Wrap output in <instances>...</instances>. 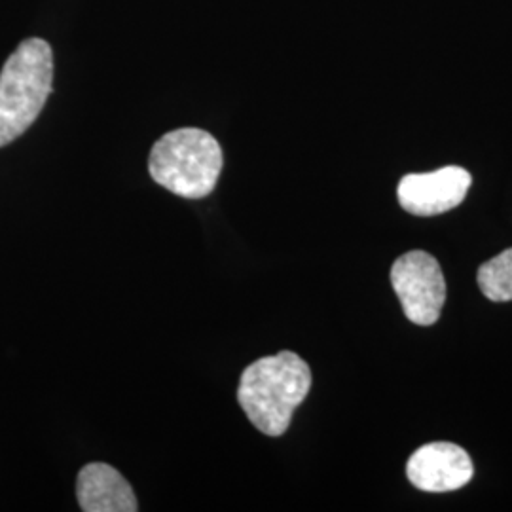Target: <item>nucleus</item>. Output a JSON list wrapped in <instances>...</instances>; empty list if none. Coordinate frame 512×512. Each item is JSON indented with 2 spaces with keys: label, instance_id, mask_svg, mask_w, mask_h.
Listing matches in <instances>:
<instances>
[{
  "label": "nucleus",
  "instance_id": "obj_1",
  "mask_svg": "<svg viewBox=\"0 0 512 512\" xmlns=\"http://www.w3.org/2000/svg\"><path fill=\"white\" fill-rule=\"evenodd\" d=\"M310 389L308 363L293 351H281L262 357L243 370L239 378V406L260 433L281 437Z\"/></svg>",
  "mask_w": 512,
  "mask_h": 512
},
{
  "label": "nucleus",
  "instance_id": "obj_2",
  "mask_svg": "<svg viewBox=\"0 0 512 512\" xmlns=\"http://www.w3.org/2000/svg\"><path fill=\"white\" fill-rule=\"evenodd\" d=\"M54 84L52 46L42 38L23 40L0 71V148L35 124Z\"/></svg>",
  "mask_w": 512,
  "mask_h": 512
},
{
  "label": "nucleus",
  "instance_id": "obj_3",
  "mask_svg": "<svg viewBox=\"0 0 512 512\" xmlns=\"http://www.w3.org/2000/svg\"><path fill=\"white\" fill-rule=\"evenodd\" d=\"M224 165L219 141L200 128L165 133L150 150V177L186 200L207 198L219 183Z\"/></svg>",
  "mask_w": 512,
  "mask_h": 512
},
{
  "label": "nucleus",
  "instance_id": "obj_4",
  "mask_svg": "<svg viewBox=\"0 0 512 512\" xmlns=\"http://www.w3.org/2000/svg\"><path fill=\"white\" fill-rule=\"evenodd\" d=\"M391 285L403 304L404 315L421 327L437 323L446 300V281L435 256L410 251L391 268Z\"/></svg>",
  "mask_w": 512,
  "mask_h": 512
},
{
  "label": "nucleus",
  "instance_id": "obj_5",
  "mask_svg": "<svg viewBox=\"0 0 512 512\" xmlns=\"http://www.w3.org/2000/svg\"><path fill=\"white\" fill-rule=\"evenodd\" d=\"M471 173L459 165H448L431 173H412L401 179L397 196L406 213L435 217L456 209L471 188Z\"/></svg>",
  "mask_w": 512,
  "mask_h": 512
},
{
  "label": "nucleus",
  "instance_id": "obj_6",
  "mask_svg": "<svg viewBox=\"0 0 512 512\" xmlns=\"http://www.w3.org/2000/svg\"><path fill=\"white\" fill-rule=\"evenodd\" d=\"M475 475L469 454L452 442H431L416 450L406 463L408 480L421 492H454Z\"/></svg>",
  "mask_w": 512,
  "mask_h": 512
},
{
  "label": "nucleus",
  "instance_id": "obj_7",
  "mask_svg": "<svg viewBox=\"0 0 512 512\" xmlns=\"http://www.w3.org/2000/svg\"><path fill=\"white\" fill-rule=\"evenodd\" d=\"M78 505L84 512H135L137 497L128 480L109 463H88L76 480Z\"/></svg>",
  "mask_w": 512,
  "mask_h": 512
},
{
  "label": "nucleus",
  "instance_id": "obj_8",
  "mask_svg": "<svg viewBox=\"0 0 512 512\" xmlns=\"http://www.w3.org/2000/svg\"><path fill=\"white\" fill-rule=\"evenodd\" d=\"M478 287L492 302H511L512 249L503 251L478 268Z\"/></svg>",
  "mask_w": 512,
  "mask_h": 512
}]
</instances>
